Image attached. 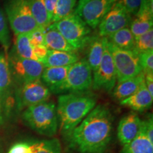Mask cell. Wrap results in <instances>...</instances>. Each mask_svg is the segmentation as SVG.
I'll return each mask as SVG.
<instances>
[{"instance_id":"30","label":"cell","mask_w":153,"mask_h":153,"mask_svg":"<svg viewBox=\"0 0 153 153\" xmlns=\"http://www.w3.org/2000/svg\"><path fill=\"white\" fill-rule=\"evenodd\" d=\"M139 57L143 73H153V51L140 53Z\"/></svg>"},{"instance_id":"2","label":"cell","mask_w":153,"mask_h":153,"mask_svg":"<svg viewBox=\"0 0 153 153\" xmlns=\"http://www.w3.org/2000/svg\"><path fill=\"white\" fill-rule=\"evenodd\" d=\"M93 94L67 93L60 94L56 106L58 129L66 140L72 132L97 106Z\"/></svg>"},{"instance_id":"19","label":"cell","mask_w":153,"mask_h":153,"mask_svg":"<svg viewBox=\"0 0 153 153\" xmlns=\"http://www.w3.org/2000/svg\"><path fill=\"white\" fill-rule=\"evenodd\" d=\"M145 82V74L141 72L138 75L125 80L117 82L111 91V96L114 100L121 101L128 98L139 89Z\"/></svg>"},{"instance_id":"8","label":"cell","mask_w":153,"mask_h":153,"mask_svg":"<svg viewBox=\"0 0 153 153\" xmlns=\"http://www.w3.org/2000/svg\"><path fill=\"white\" fill-rule=\"evenodd\" d=\"M91 86L92 71L85 58H83L70 66L58 94L87 92L91 89Z\"/></svg>"},{"instance_id":"4","label":"cell","mask_w":153,"mask_h":153,"mask_svg":"<svg viewBox=\"0 0 153 153\" xmlns=\"http://www.w3.org/2000/svg\"><path fill=\"white\" fill-rule=\"evenodd\" d=\"M49 26L60 32L66 41L77 51L85 49L93 36L91 28L75 11L66 18L53 23Z\"/></svg>"},{"instance_id":"38","label":"cell","mask_w":153,"mask_h":153,"mask_svg":"<svg viewBox=\"0 0 153 153\" xmlns=\"http://www.w3.org/2000/svg\"><path fill=\"white\" fill-rule=\"evenodd\" d=\"M2 116H1V97H0V121H1Z\"/></svg>"},{"instance_id":"11","label":"cell","mask_w":153,"mask_h":153,"mask_svg":"<svg viewBox=\"0 0 153 153\" xmlns=\"http://www.w3.org/2000/svg\"><path fill=\"white\" fill-rule=\"evenodd\" d=\"M116 82L117 78L114 61L106 44L100 65L98 69L92 73L91 89L110 93L116 85Z\"/></svg>"},{"instance_id":"1","label":"cell","mask_w":153,"mask_h":153,"mask_svg":"<svg viewBox=\"0 0 153 153\" xmlns=\"http://www.w3.org/2000/svg\"><path fill=\"white\" fill-rule=\"evenodd\" d=\"M114 117L108 106L97 105L72 131L69 146L77 153H106L112 140Z\"/></svg>"},{"instance_id":"15","label":"cell","mask_w":153,"mask_h":153,"mask_svg":"<svg viewBox=\"0 0 153 153\" xmlns=\"http://www.w3.org/2000/svg\"><path fill=\"white\" fill-rule=\"evenodd\" d=\"M142 120L135 112H131L120 119L117 128L118 139L122 145L131 142L137 136Z\"/></svg>"},{"instance_id":"22","label":"cell","mask_w":153,"mask_h":153,"mask_svg":"<svg viewBox=\"0 0 153 153\" xmlns=\"http://www.w3.org/2000/svg\"><path fill=\"white\" fill-rule=\"evenodd\" d=\"M120 153H153V143L147 137L142 126L137 136L123 145Z\"/></svg>"},{"instance_id":"3","label":"cell","mask_w":153,"mask_h":153,"mask_svg":"<svg viewBox=\"0 0 153 153\" xmlns=\"http://www.w3.org/2000/svg\"><path fill=\"white\" fill-rule=\"evenodd\" d=\"M24 123L36 133L46 137H53L58 130L56 105L53 101H43L24 110Z\"/></svg>"},{"instance_id":"28","label":"cell","mask_w":153,"mask_h":153,"mask_svg":"<svg viewBox=\"0 0 153 153\" xmlns=\"http://www.w3.org/2000/svg\"><path fill=\"white\" fill-rule=\"evenodd\" d=\"M0 43L4 50L5 55L7 57L9 49L11 45L10 33H9L7 19L2 9L0 7Z\"/></svg>"},{"instance_id":"20","label":"cell","mask_w":153,"mask_h":153,"mask_svg":"<svg viewBox=\"0 0 153 153\" xmlns=\"http://www.w3.org/2000/svg\"><path fill=\"white\" fill-rule=\"evenodd\" d=\"M44 45L50 51L77 52V51L66 41L60 32L51 26H48L45 30Z\"/></svg>"},{"instance_id":"12","label":"cell","mask_w":153,"mask_h":153,"mask_svg":"<svg viewBox=\"0 0 153 153\" xmlns=\"http://www.w3.org/2000/svg\"><path fill=\"white\" fill-rule=\"evenodd\" d=\"M133 16L118 1L114 3L99 24V36L108 37L124 28L130 27Z\"/></svg>"},{"instance_id":"7","label":"cell","mask_w":153,"mask_h":153,"mask_svg":"<svg viewBox=\"0 0 153 153\" xmlns=\"http://www.w3.org/2000/svg\"><path fill=\"white\" fill-rule=\"evenodd\" d=\"M12 81L16 86L41 79L45 67L38 61L25 59L17 55L11 50L7 55Z\"/></svg>"},{"instance_id":"18","label":"cell","mask_w":153,"mask_h":153,"mask_svg":"<svg viewBox=\"0 0 153 153\" xmlns=\"http://www.w3.org/2000/svg\"><path fill=\"white\" fill-rule=\"evenodd\" d=\"M106 38L101 37L99 35L92 36V37L87 44V56L85 60L87 61L91 71L94 72L100 65L103 53L106 44Z\"/></svg>"},{"instance_id":"21","label":"cell","mask_w":153,"mask_h":153,"mask_svg":"<svg viewBox=\"0 0 153 153\" xmlns=\"http://www.w3.org/2000/svg\"><path fill=\"white\" fill-rule=\"evenodd\" d=\"M80 60L76 53L65 52V51H50L47 56L42 62L45 68L70 66Z\"/></svg>"},{"instance_id":"27","label":"cell","mask_w":153,"mask_h":153,"mask_svg":"<svg viewBox=\"0 0 153 153\" xmlns=\"http://www.w3.org/2000/svg\"><path fill=\"white\" fill-rule=\"evenodd\" d=\"M35 145L34 153H62V147L57 138L36 141Z\"/></svg>"},{"instance_id":"23","label":"cell","mask_w":153,"mask_h":153,"mask_svg":"<svg viewBox=\"0 0 153 153\" xmlns=\"http://www.w3.org/2000/svg\"><path fill=\"white\" fill-rule=\"evenodd\" d=\"M106 38L108 41L120 49L135 51V38L129 27L120 29Z\"/></svg>"},{"instance_id":"9","label":"cell","mask_w":153,"mask_h":153,"mask_svg":"<svg viewBox=\"0 0 153 153\" xmlns=\"http://www.w3.org/2000/svg\"><path fill=\"white\" fill-rule=\"evenodd\" d=\"M51 94L41 79L16 86L14 100L17 110H25L29 106L48 101Z\"/></svg>"},{"instance_id":"26","label":"cell","mask_w":153,"mask_h":153,"mask_svg":"<svg viewBox=\"0 0 153 153\" xmlns=\"http://www.w3.org/2000/svg\"><path fill=\"white\" fill-rule=\"evenodd\" d=\"M76 0H57L51 24L66 18L74 11Z\"/></svg>"},{"instance_id":"29","label":"cell","mask_w":153,"mask_h":153,"mask_svg":"<svg viewBox=\"0 0 153 153\" xmlns=\"http://www.w3.org/2000/svg\"><path fill=\"white\" fill-rule=\"evenodd\" d=\"M149 51H153V28L135 38V52L140 54Z\"/></svg>"},{"instance_id":"16","label":"cell","mask_w":153,"mask_h":153,"mask_svg":"<svg viewBox=\"0 0 153 153\" xmlns=\"http://www.w3.org/2000/svg\"><path fill=\"white\" fill-rule=\"evenodd\" d=\"M153 96L148 91L144 82L133 95L120 101V104L131 108L133 111L143 112L151 108Z\"/></svg>"},{"instance_id":"14","label":"cell","mask_w":153,"mask_h":153,"mask_svg":"<svg viewBox=\"0 0 153 153\" xmlns=\"http://www.w3.org/2000/svg\"><path fill=\"white\" fill-rule=\"evenodd\" d=\"M153 0H141L140 7L134 16L130 29L137 38L153 28Z\"/></svg>"},{"instance_id":"10","label":"cell","mask_w":153,"mask_h":153,"mask_svg":"<svg viewBox=\"0 0 153 153\" xmlns=\"http://www.w3.org/2000/svg\"><path fill=\"white\" fill-rule=\"evenodd\" d=\"M116 1L117 0H79L74 11L89 28L95 29Z\"/></svg>"},{"instance_id":"35","label":"cell","mask_w":153,"mask_h":153,"mask_svg":"<svg viewBox=\"0 0 153 153\" xmlns=\"http://www.w3.org/2000/svg\"><path fill=\"white\" fill-rule=\"evenodd\" d=\"M33 49L36 60L42 63V62L44 60V59L47 56L48 49L44 45L33 47Z\"/></svg>"},{"instance_id":"17","label":"cell","mask_w":153,"mask_h":153,"mask_svg":"<svg viewBox=\"0 0 153 153\" xmlns=\"http://www.w3.org/2000/svg\"><path fill=\"white\" fill-rule=\"evenodd\" d=\"M70 66L45 68L44 69L41 79L51 93L58 94V91L66 79Z\"/></svg>"},{"instance_id":"31","label":"cell","mask_w":153,"mask_h":153,"mask_svg":"<svg viewBox=\"0 0 153 153\" xmlns=\"http://www.w3.org/2000/svg\"><path fill=\"white\" fill-rule=\"evenodd\" d=\"M35 149V142H20L13 145L7 153H34Z\"/></svg>"},{"instance_id":"33","label":"cell","mask_w":153,"mask_h":153,"mask_svg":"<svg viewBox=\"0 0 153 153\" xmlns=\"http://www.w3.org/2000/svg\"><path fill=\"white\" fill-rule=\"evenodd\" d=\"M117 1L133 16H135L137 14L141 4V0H117Z\"/></svg>"},{"instance_id":"13","label":"cell","mask_w":153,"mask_h":153,"mask_svg":"<svg viewBox=\"0 0 153 153\" xmlns=\"http://www.w3.org/2000/svg\"><path fill=\"white\" fill-rule=\"evenodd\" d=\"M13 81L9 70L7 57L0 53V97L1 107L4 108L6 114L10 111L14 103L13 98Z\"/></svg>"},{"instance_id":"5","label":"cell","mask_w":153,"mask_h":153,"mask_svg":"<svg viewBox=\"0 0 153 153\" xmlns=\"http://www.w3.org/2000/svg\"><path fill=\"white\" fill-rule=\"evenodd\" d=\"M5 11L11 30L16 36L28 33L38 28L28 0H7Z\"/></svg>"},{"instance_id":"34","label":"cell","mask_w":153,"mask_h":153,"mask_svg":"<svg viewBox=\"0 0 153 153\" xmlns=\"http://www.w3.org/2000/svg\"><path fill=\"white\" fill-rule=\"evenodd\" d=\"M141 126L149 140L153 143V119L152 115L146 120H142Z\"/></svg>"},{"instance_id":"6","label":"cell","mask_w":153,"mask_h":153,"mask_svg":"<svg viewBox=\"0 0 153 153\" xmlns=\"http://www.w3.org/2000/svg\"><path fill=\"white\" fill-rule=\"evenodd\" d=\"M106 45L114 61L117 82L125 81L143 72L139 54L135 51L120 49L108 40Z\"/></svg>"},{"instance_id":"32","label":"cell","mask_w":153,"mask_h":153,"mask_svg":"<svg viewBox=\"0 0 153 153\" xmlns=\"http://www.w3.org/2000/svg\"><path fill=\"white\" fill-rule=\"evenodd\" d=\"M44 34L45 30L37 28L33 31L28 33L30 43L33 47L44 45Z\"/></svg>"},{"instance_id":"36","label":"cell","mask_w":153,"mask_h":153,"mask_svg":"<svg viewBox=\"0 0 153 153\" xmlns=\"http://www.w3.org/2000/svg\"><path fill=\"white\" fill-rule=\"evenodd\" d=\"M57 1V0H44L45 9H46L48 16V20L51 24V22H52L53 13H54Z\"/></svg>"},{"instance_id":"24","label":"cell","mask_w":153,"mask_h":153,"mask_svg":"<svg viewBox=\"0 0 153 153\" xmlns=\"http://www.w3.org/2000/svg\"><path fill=\"white\" fill-rule=\"evenodd\" d=\"M12 49L18 56L22 58L36 60L33 46L30 43L28 33L16 35L14 48Z\"/></svg>"},{"instance_id":"37","label":"cell","mask_w":153,"mask_h":153,"mask_svg":"<svg viewBox=\"0 0 153 153\" xmlns=\"http://www.w3.org/2000/svg\"><path fill=\"white\" fill-rule=\"evenodd\" d=\"M145 84L149 92L153 96V73L145 74Z\"/></svg>"},{"instance_id":"25","label":"cell","mask_w":153,"mask_h":153,"mask_svg":"<svg viewBox=\"0 0 153 153\" xmlns=\"http://www.w3.org/2000/svg\"><path fill=\"white\" fill-rule=\"evenodd\" d=\"M30 11L38 27L45 30L51 25L44 0H28Z\"/></svg>"}]
</instances>
